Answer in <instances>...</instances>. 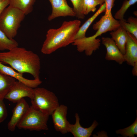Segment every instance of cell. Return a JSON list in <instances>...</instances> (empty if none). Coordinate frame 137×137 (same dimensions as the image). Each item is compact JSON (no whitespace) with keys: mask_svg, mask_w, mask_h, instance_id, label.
I'll return each mask as SVG.
<instances>
[{"mask_svg":"<svg viewBox=\"0 0 137 137\" xmlns=\"http://www.w3.org/2000/svg\"><path fill=\"white\" fill-rule=\"evenodd\" d=\"M99 2L100 4L101 5L104 3V0H96Z\"/></svg>","mask_w":137,"mask_h":137,"instance_id":"f546056e","label":"cell"},{"mask_svg":"<svg viewBox=\"0 0 137 137\" xmlns=\"http://www.w3.org/2000/svg\"><path fill=\"white\" fill-rule=\"evenodd\" d=\"M101 41L106 49V60L114 61L120 65L125 62L124 55L111 38L103 37Z\"/></svg>","mask_w":137,"mask_h":137,"instance_id":"30bf717a","label":"cell"},{"mask_svg":"<svg viewBox=\"0 0 137 137\" xmlns=\"http://www.w3.org/2000/svg\"><path fill=\"white\" fill-rule=\"evenodd\" d=\"M120 26L137 39V19L130 17L127 21H119Z\"/></svg>","mask_w":137,"mask_h":137,"instance_id":"d6986e66","label":"cell"},{"mask_svg":"<svg viewBox=\"0 0 137 137\" xmlns=\"http://www.w3.org/2000/svg\"><path fill=\"white\" fill-rule=\"evenodd\" d=\"M29 106L26 100L22 98L17 102L12 111V114L7 125L8 130L14 131L16 127L23 117Z\"/></svg>","mask_w":137,"mask_h":137,"instance_id":"8fae6325","label":"cell"},{"mask_svg":"<svg viewBox=\"0 0 137 137\" xmlns=\"http://www.w3.org/2000/svg\"><path fill=\"white\" fill-rule=\"evenodd\" d=\"M120 26L119 21L115 19L112 15L105 14L98 21L93 24V29L97 30L94 35L75 39L72 44L76 46L79 52H84L87 56H90L100 46L101 40L97 37L107 32L114 31Z\"/></svg>","mask_w":137,"mask_h":137,"instance_id":"3957f363","label":"cell"},{"mask_svg":"<svg viewBox=\"0 0 137 137\" xmlns=\"http://www.w3.org/2000/svg\"><path fill=\"white\" fill-rule=\"evenodd\" d=\"M0 72L12 77L18 81L33 88L37 87L42 83L40 79H29L24 78L23 74L16 72L10 67L4 65L0 62Z\"/></svg>","mask_w":137,"mask_h":137,"instance_id":"7c38bea8","label":"cell"},{"mask_svg":"<svg viewBox=\"0 0 137 137\" xmlns=\"http://www.w3.org/2000/svg\"><path fill=\"white\" fill-rule=\"evenodd\" d=\"M111 38L114 41L120 50L124 55L127 39V32L120 26L116 30L110 32Z\"/></svg>","mask_w":137,"mask_h":137,"instance_id":"9a60e30c","label":"cell"},{"mask_svg":"<svg viewBox=\"0 0 137 137\" xmlns=\"http://www.w3.org/2000/svg\"><path fill=\"white\" fill-rule=\"evenodd\" d=\"M34 94V88L30 87L19 81H15L4 98L14 103L21 99L28 97L31 100Z\"/></svg>","mask_w":137,"mask_h":137,"instance_id":"52a82bcc","label":"cell"},{"mask_svg":"<svg viewBox=\"0 0 137 137\" xmlns=\"http://www.w3.org/2000/svg\"><path fill=\"white\" fill-rule=\"evenodd\" d=\"M25 15L21 11L9 5L0 15V29L9 38L13 39Z\"/></svg>","mask_w":137,"mask_h":137,"instance_id":"277c9868","label":"cell"},{"mask_svg":"<svg viewBox=\"0 0 137 137\" xmlns=\"http://www.w3.org/2000/svg\"><path fill=\"white\" fill-rule=\"evenodd\" d=\"M76 122L74 124H70L68 132H71L75 137H89L92 132L98 125V123L94 121L92 125L88 128L82 127L80 123V118L78 114L75 115Z\"/></svg>","mask_w":137,"mask_h":137,"instance_id":"5bb4252c","label":"cell"},{"mask_svg":"<svg viewBox=\"0 0 137 137\" xmlns=\"http://www.w3.org/2000/svg\"><path fill=\"white\" fill-rule=\"evenodd\" d=\"M48 0L52 8V13L48 17V21L60 16H75L73 8L68 5L66 0Z\"/></svg>","mask_w":137,"mask_h":137,"instance_id":"9c48e42d","label":"cell"},{"mask_svg":"<svg viewBox=\"0 0 137 137\" xmlns=\"http://www.w3.org/2000/svg\"><path fill=\"white\" fill-rule=\"evenodd\" d=\"M117 134H120L123 137H134L137 134V117L134 122L129 126L116 131Z\"/></svg>","mask_w":137,"mask_h":137,"instance_id":"7402d4cb","label":"cell"},{"mask_svg":"<svg viewBox=\"0 0 137 137\" xmlns=\"http://www.w3.org/2000/svg\"><path fill=\"white\" fill-rule=\"evenodd\" d=\"M49 116L31 105L16 127L30 131L48 130L47 123Z\"/></svg>","mask_w":137,"mask_h":137,"instance_id":"5b68a950","label":"cell"},{"mask_svg":"<svg viewBox=\"0 0 137 137\" xmlns=\"http://www.w3.org/2000/svg\"><path fill=\"white\" fill-rule=\"evenodd\" d=\"M104 3L106 4V8L105 14L109 15L112 14V9L113 6L114 2L113 0H104Z\"/></svg>","mask_w":137,"mask_h":137,"instance_id":"484cf974","label":"cell"},{"mask_svg":"<svg viewBox=\"0 0 137 137\" xmlns=\"http://www.w3.org/2000/svg\"><path fill=\"white\" fill-rule=\"evenodd\" d=\"M72 3L73 10L76 14L75 16L79 19H83L85 15L83 11L84 0H70Z\"/></svg>","mask_w":137,"mask_h":137,"instance_id":"603a6c76","label":"cell"},{"mask_svg":"<svg viewBox=\"0 0 137 137\" xmlns=\"http://www.w3.org/2000/svg\"><path fill=\"white\" fill-rule=\"evenodd\" d=\"M7 116V110L3 100H0V123L3 122Z\"/></svg>","mask_w":137,"mask_h":137,"instance_id":"d4e9b609","label":"cell"},{"mask_svg":"<svg viewBox=\"0 0 137 137\" xmlns=\"http://www.w3.org/2000/svg\"><path fill=\"white\" fill-rule=\"evenodd\" d=\"M137 2V0H125L120 9L115 13L114 18L119 21H126L124 18V14L129 8Z\"/></svg>","mask_w":137,"mask_h":137,"instance_id":"44dd1931","label":"cell"},{"mask_svg":"<svg viewBox=\"0 0 137 137\" xmlns=\"http://www.w3.org/2000/svg\"><path fill=\"white\" fill-rule=\"evenodd\" d=\"M8 5L9 0H0V15L4 9Z\"/></svg>","mask_w":137,"mask_h":137,"instance_id":"4316f807","label":"cell"},{"mask_svg":"<svg viewBox=\"0 0 137 137\" xmlns=\"http://www.w3.org/2000/svg\"><path fill=\"white\" fill-rule=\"evenodd\" d=\"M32 106L49 115L59 106L58 99L53 92L43 88H34Z\"/></svg>","mask_w":137,"mask_h":137,"instance_id":"8992f818","label":"cell"},{"mask_svg":"<svg viewBox=\"0 0 137 137\" xmlns=\"http://www.w3.org/2000/svg\"><path fill=\"white\" fill-rule=\"evenodd\" d=\"M67 110L66 106L63 105H59L51 115L55 130L63 134L68 132L70 124L67 119Z\"/></svg>","mask_w":137,"mask_h":137,"instance_id":"ba28073f","label":"cell"},{"mask_svg":"<svg viewBox=\"0 0 137 137\" xmlns=\"http://www.w3.org/2000/svg\"><path fill=\"white\" fill-rule=\"evenodd\" d=\"M36 0H9V5L17 8L26 15L31 13Z\"/></svg>","mask_w":137,"mask_h":137,"instance_id":"ac0fdd59","label":"cell"},{"mask_svg":"<svg viewBox=\"0 0 137 137\" xmlns=\"http://www.w3.org/2000/svg\"><path fill=\"white\" fill-rule=\"evenodd\" d=\"M89 0H84L83 5V11L84 14L85 15L87 6Z\"/></svg>","mask_w":137,"mask_h":137,"instance_id":"f1b7e54d","label":"cell"},{"mask_svg":"<svg viewBox=\"0 0 137 137\" xmlns=\"http://www.w3.org/2000/svg\"><path fill=\"white\" fill-rule=\"evenodd\" d=\"M0 62L9 64L19 73H28L34 79H40V59L38 55L31 51L18 46L7 52H0Z\"/></svg>","mask_w":137,"mask_h":137,"instance_id":"6da1fadb","label":"cell"},{"mask_svg":"<svg viewBox=\"0 0 137 137\" xmlns=\"http://www.w3.org/2000/svg\"><path fill=\"white\" fill-rule=\"evenodd\" d=\"M115 0H113V2H114Z\"/></svg>","mask_w":137,"mask_h":137,"instance_id":"4dcf8cb0","label":"cell"},{"mask_svg":"<svg viewBox=\"0 0 137 137\" xmlns=\"http://www.w3.org/2000/svg\"><path fill=\"white\" fill-rule=\"evenodd\" d=\"M106 8V5L105 3L101 5L100 8L95 13L80 27L75 36V40L81 38L86 37V32L90 25L99 14L105 11Z\"/></svg>","mask_w":137,"mask_h":137,"instance_id":"2e32d148","label":"cell"},{"mask_svg":"<svg viewBox=\"0 0 137 137\" xmlns=\"http://www.w3.org/2000/svg\"><path fill=\"white\" fill-rule=\"evenodd\" d=\"M127 32V39L124 57L125 62L133 66L137 62V39L129 32Z\"/></svg>","mask_w":137,"mask_h":137,"instance_id":"4fadbf2b","label":"cell"},{"mask_svg":"<svg viewBox=\"0 0 137 137\" xmlns=\"http://www.w3.org/2000/svg\"><path fill=\"white\" fill-rule=\"evenodd\" d=\"M16 79L0 72V100H3Z\"/></svg>","mask_w":137,"mask_h":137,"instance_id":"e0dca14e","label":"cell"},{"mask_svg":"<svg viewBox=\"0 0 137 137\" xmlns=\"http://www.w3.org/2000/svg\"><path fill=\"white\" fill-rule=\"evenodd\" d=\"M132 73L133 75L134 76L137 75V62H136L133 66Z\"/></svg>","mask_w":137,"mask_h":137,"instance_id":"83f0119b","label":"cell"},{"mask_svg":"<svg viewBox=\"0 0 137 137\" xmlns=\"http://www.w3.org/2000/svg\"><path fill=\"white\" fill-rule=\"evenodd\" d=\"M81 24V21L78 20L65 21L59 28L48 30L41 48L42 53L49 54L72 44Z\"/></svg>","mask_w":137,"mask_h":137,"instance_id":"7a4b0ae2","label":"cell"},{"mask_svg":"<svg viewBox=\"0 0 137 137\" xmlns=\"http://www.w3.org/2000/svg\"><path fill=\"white\" fill-rule=\"evenodd\" d=\"M18 46V44L16 40L13 39L9 38L0 29V51L9 50Z\"/></svg>","mask_w":137,"mask_h":137,"instance_id":"ffe728a7","label":"cell"},{"mask_svg":"<svg viewBox=\"0 0 137 137\" xmlns=\"http://www.w3.org/2000/svg\"><path fill=\"white\" fill-rule=\"evenodd\" d=\"M99 5H101L100 3L96 0H89L88 4L85 15L91 12H94L96 9V6Z\"/></svg>","mask_w":137,"mask_h":137,"instance_id":"cb8c5ba5","label":"cell"}]
</instances>
